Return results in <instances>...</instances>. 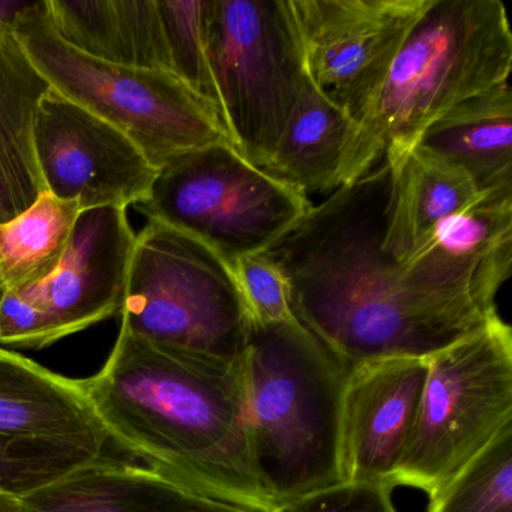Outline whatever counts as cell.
Segmentation results:
<instances>
[{"mask_svg":"<svg viewBox=\"0 0 512 512\" xmlns=\"http://www.w3.org/2000/svg\"><path fill=\"white\" fill-rule=\"evenodd\" d=\"M52 89L16 35L0 41V224L28 211L46 191L34 149L38 106Z\"/></svg>","mask_w":512,"mask_h":512,"instance_id":"obj_18","label":"cell"},{"mask_svg":"<svg viewBox=\"0 0 512 512\" xmlns=\"http://www.w3.org/2000/svg\"><path fill=\"white\" fill-rule=\"evenodd\" d=\"M206 52L236 151L265 169L307 79L289 0H205Z\"/></svg>","mask_w":512,"mask_h":512,"instance_id":"obj_8","label":"cell"},{"mask_svg":"<svg viewBox=\"0 0 512 512\" xmlns=\"http://www.w3.org/2000/svg\"><path fill=\"white\" fill-rule=\"evenodd\" d=\"M388 164L392 190L383 250L401 263L422 247L440 221L460 214L482 193L460 170L415 149Z\"/></svg>","mask_w":512,"mask_h":512,"instance_id":"obj_19","label":"cell"},{"mask_svg":"<svg viewBox=\"0 0 512 512\" xmlns=\"http://www.w3.org/2000/svg\"><path fill=\"white\" fill-rule=\"evenodd\" d=\"M355 122L305 79L265 172L302 193L340 187Z\"/></svg>","mask_w":512,"mask_h":512,"instance_id":"obj_20","label":"cell"},{"mask_svg":"<svg viewBox=\"0 0 512 512\" xmlns=\"http://www.w3.org/2000/svg\"><path fill=\"white\" fill-rule=\"evenodd\" d=\"M512 424V329L497 314L428 358L418 415L389 484L431 500Z\"/></svg>","mask_w":512,"mask_h":512,"instance_id":"obj_7","label":"cell"},{"mask_svg":"<svg viewBox=\"0 0 512 512\" xmlns=\"http://www.w3.org/2000/svg\"><path fill=\"white\" fill-rule=\"evenodd\" d=\"M160 5L169 34L173 73L205 100L220 119V104L206 52L205 0H160Z\"/></svg>","mask_w":512,"mask_h":512,"instance_id":"obj_24","label":"cell"},{"mask_svg":"<svg viewBox=\"0 0 512 512\" xmlns=\"http://www.w3.org/2000/svg\"><path fill=\"white\" fill-rule=\"evenodd\" d=\"M97 457L73 443L0 437V491L26 496Z\"/></svg>","mask_w":512,"mask_h":512,"instance_id":"obj_23","label":"cell"},{"mask_svg":"<svg viewBox=\"0 0 512 512\" xmlns=\"http://www.w3.org/2000/svg\"><path fill=\"white\" fill-rule=\"evenodd\" d=\"M134 244L125 209L80 212L55 272L5 292L0 346L44 349L121 313Z\"/></svg>","mask_w":512,"mask_h":512,"instance_id":"obj_10","label":"cell"},{"mask_svg":"<svg viewBox=\"0 0 512 512\" xmlns=\"http://www.w3.org/2000/svg\"><path fill=\"white\" fill-rule=\"evenodd\" d=\"M392 167L337 188L265 251L293 316L347 367L430 358L484 328L497 310L434 298L383 250Z\"/></svg>","mask_w":512,"mask_h":512,"instance_id":"obj_1","label":"cell"},{"mask_svg":"<svg viewBox=\"0 0 512 512\" xmlns=\"http://www.w3.org/2000/svg\"><path fill=\"white\" fill-rule=\"evenodd\" d=\"M308 79L353 122L431 0H289Z\"/></svg>","mask_w":512,"mask_h":512,"instance_id":"obj_11","label":"cell"},{"mask_svg":"<svg viewBox=\"0 0 512 512\" xmlns=\"http://www.w3.org/2000/svg\"><path fill=\"white\" fill-rule=\"evenodd\" d=\"M56 34L91 58L173 73L160 0H44Z\"/></svg>","mask_w":512,"mask_h":512,"instance_id":"obj_16","label":"cell"},{"mask_svg":"<svg viewBox=\"0 0 512 512\" xmlns=\"http://www.w3.org/2000/svg\"><path fill=\"white\" fill-rule=\"evenodd\" d=\"M232 269L253 322L275 325L296 320L286 278L268 256L260 253L241 257Z\"/></svg>","mask_w":512,"mask_h":512,"instance_id":"obj_25","label":"cell"},{"mask_svg":"<svg viewBox=\"0 0 512 512\" xmlns=\"http://www.w3.org/2000/svg\"><path fill=\"white\" fill-rule=\"evenodd\" d=\"M80 212L77 200L58 199L46 190L28 211L0 224V284L5 292L41 283L55 272Z\"/></svg>","mask_w":512,"mask_h":512,"instance_id":"obj_21","label":"cell"},{"mask_svg":"<svg viewBox=\"0 0 512 512\" xmlns=\"http://www.w3.org/2000/svg\"><path fill=\"white\" fill-rule=\"evenodd\" d=\"M512 34L499 0H431L353 128L340 187L413 151L452 107L509 82ZM338 187V188H340Z\"/></svg>","mask_w":512,"mask_h":512,"instance_id":"obj_3","label":"cell"},{"mask_svg":"<svg viewBox=\"0 0 512 512\" xmlns=\"http://www.w3.org/2000/svg\"><path fill=\"white\" fill-rule=\"evenodd\" d=\"M0 437L73 443L103 455L109 436L79 380L0 347Z\"/></svg>","mask_w":512,"mask_h":512,"instance_id":"obj_15","label":"cell"},{"mask_svg":"<svg viewBox=\"0 0 512 512\" xmlns=\"http://www.w3.org/2000/svg\"><path fill=\"white\" fill-rule=\"evenodd\" d=\"M32 2H16V0H0V41L14 34L17 20L31 7Z\"/></svg>","mask_w":512,"mask_h":512,"instance_id":"obj_27","label":"cell"},{"mask_svg":"<svg viewBox=\"0 0 512 512\" xmlns=\"http://www.w3.org/2000/svg\"><path fill=\"white\" fill-rule=\"evenodd\" d=\"M80 388L109 439L202 496L253 512L280 506L257 469L244 359L155 346L127 329Z\"/></svg>","mask_w":512,"mask_h":512,"instance_id":"obj_2","label":"cell"},{"mask_svg":"<svg viewBox=\"0 0 512 512\" xmlns=\"http://www.w3.org/2000/svg\"><path fill=\"white\" fill-rule=\"evenodd\" d=\"M389 482H343L278 506L274 512H398Z\"/></svg>","mask_w":512,"mask_h":512,"instance_id":"obj_26","label":"cell"},{"mask_svg":"<svg viewBox=\"0 0 512 512\" xmlns=\"http://www.w3.org/2000/svg\"><path fill=\"white\" fill-rule=\"evenodd\" d=\"M428 512H512V424L431 500Z\"/></svg>","mask_w":512,"mask_h":512,"instance_id":"obj_22","label":"cell"},{"mask_svg":"<svg viewBox=\"0 0 512 512\" xmlns=\"http://www.w3.org/2000/svg\"><path fill=\"white\" fill-rule=\"evenodd\" d=\"M19 499L22 512H253L103 455Z\"/></svg>","mask_w":512,"mask_h":512,"instance_id":"obj_14","label":"cell"},{"mask_svg":"<svg viewBox=\"0 0 512 512\" xmlns=\"http://www.w3.org/2000/svg\"><path fill=\"white\" fill-rule=\"evenodd\" d=\"M34 149L46 190L82 211L145 203L158 176L133 140L55 89L38 106Z\"/></svg>","mask_w":512,"mask_h":512,"instance_id":"obj_12","label":"cell"},{"mask_svg":"<svg viewBox=\"0 0 512 512\" xmlns=\"http://www.w3.org/2000/svg\"><path fill=\"white\" fill-rule=\"evenodd\" d=\"M415 151L463 172L479 193L512 191V92L499 83L431 122Z\"/></svg>","mask_w":512,"mask_h":512,"instance_id":"obj_17","label":"cell"},{"mask_svg":"<svg viewBox=\"0 0 512 512\" xmlns=\"http://www.w3.org/2000/svg\"><path fill=\"white\" fill-rule=\"evenodd\" d=\"M428 358H392L350 368L341 404L344 482H389L418 415Z\"/></svg>","mask_w":512,"mask_h":512,"instance_id":"obj_13","label":"cell"},{"mask_svg":"<svg viewBox=\"0 0 512 512\" xmlns=\"http://www.w3.org/2000/svg\"><path fill=\"white\" fill-rule=\"evenodd\" d=\"M0 512H22L19 497L0 491Z\"/></svg>","mask_w":512,"mask_h":512,"instance_id":"obj_28","label":"cell"},{"mask_svg":"<svg viewBox=\"0 0 512 512\" xmlns=\"http://www.w3.org/2000/svg\"><path fill=\"white\" fill-rule=\"evenodd\" d=\"M14 35L52 89L118 128L158 170L188 152L232 145L214 109L175 74L79 52L56 34L46 2H32Z\"/></svg>","mask_w":512,"mask_h":512,"instance_id":"obj_5","label":"cell"},{"mask_svg":"<svg viewBox=\"0 0 512 512\" xmlns=\"http://www.w3.org/2000/svg\"><path fill=\"white\" fill-rule=\"evenodd\" d=\"M5 290L4 287H2V284H0V302H2V299H4Z\"/></svg>","mask_w":512,"mask_h":512,"instance_id":"obj_29","label":"cell"},{"mask_svg":"<svg viewBox=\"0 0 512 512\" xmlns=\"http://www.w3.org/2000/svg\"><path fill=\"white\" fill-rule=\"evenodd\" d=\"M119 314L121 328L155 346L244 359L251 317L232 265L160 221L136 236Z\"/></svg>","mask_w":512,"mask_h":512,"instance_id":"obj_6","label":"cell"},{"mask_svg":"<svg viewBox=\"0 0 512 512\" xmlns=\"http://www.w3.org/2000/svg\"><path fill=\"white\" fill-rule=\"evenodd\" d=\"M244 364L254 458L277 502L343 484L341 404L350 368L298 320H251Z\"/></svg>","mask_w":512,"mask_h":512,"instance_id":"obj_4","label":"cell"},{"mask_svg":"<svg viewBox=\"0 0 512 512\" xmlns=\"http://www.w3.org/2000/svg\"><path fill=\"white\" fill-rule=\"evenodd\" d=\"M311 208L307 194L253 166L229 143L161 167L151 197L136 206L149 220L199 239L229 265L265 253Z\"/></svg>","mask_w":512,"mask_h":512,"instance_id":"obj_9","label":"cell"}]
</instances>
